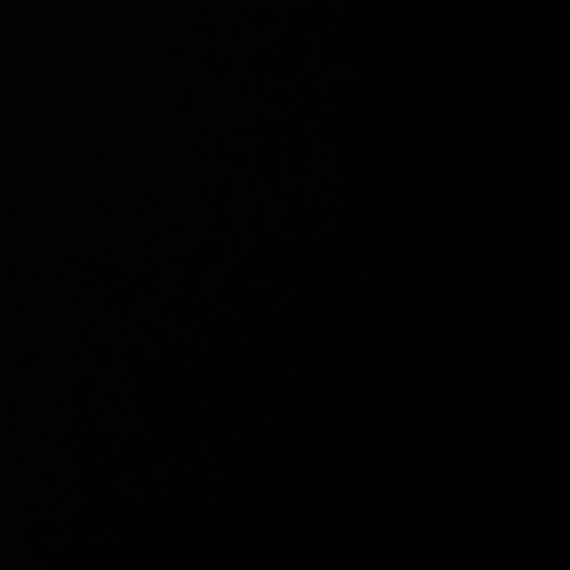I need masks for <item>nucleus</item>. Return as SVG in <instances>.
Wrapping results in <instances>:
<instances>
[]
</instances>
